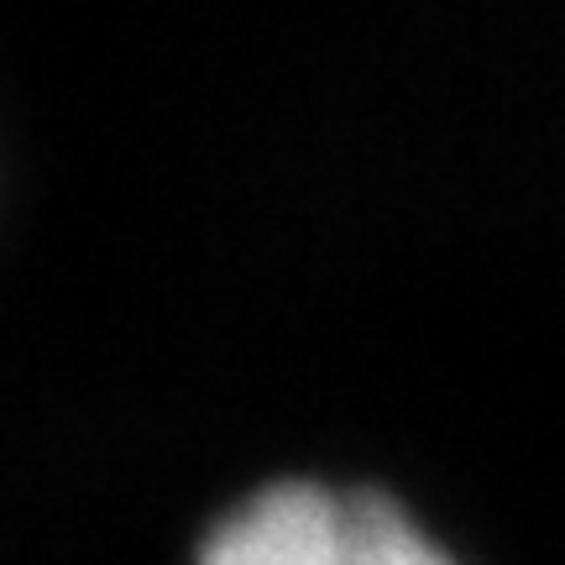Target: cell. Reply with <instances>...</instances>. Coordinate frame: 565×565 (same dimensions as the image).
Wrapping results in <instances>:
<instances>
[{
    "instance_id": "1",
    "label": "cell",
    "mask_w": 565,
    "mask_h": 565,
    "mask_svg": "<svg viewBox=\"0 0 565 565\" xmlns=\"http://www.w3.org/2000/svg\"><path fill=\"white\" fill-rule=\"evenodd\" d=\"M194 565H461V555L377 487L288 477L225 508Z\"/></svg>"
}]
</instances>
